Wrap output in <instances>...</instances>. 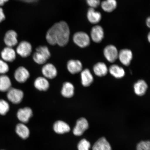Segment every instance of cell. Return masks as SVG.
Instances as JSON below:
<instances>
[{"mask_svg":"<svg viewBox=\"0 0 150 150\" xmlns=\"http://www.w3.org/2000/svg\"><path fill=\"white\" fill-rule=\"evenodd\" d=\"M70 30L68 24L64 21L57 22L48 30L46 35L47 42L51 45H58L64 46L68 43Z\"/></svg>","mask_w":150,"mask_h":150,"instance_id":"1","label":"cell"},{"mask_svg":"<svg viewBox=\"0 0 150 150\" xmlns=\"http://www.w3.org/2000/svg\"><path fill=\"white\" fill-rule=\"evenodd\" d=\"M51 56L47 47L39 46L36 48V52L34 54L33 59L38 64H44Z\"/></svg>","mask_w":150,"mask_h":150,"instance_id":"2","label":"cell"},{"mask_svg":"<svg viewBox=\"0 0 150 150\" xmlns=\"http://www.w3.org/2000/svg\"><path fill=\"white\" fill-rule=\"evenodd\" d=\"M73 39L75 44L80 48L87 47L91 43L89 35L84 32L80 31L75 33Z\"/></svg>","mask_w":150,"mask_h":150,"instance_id":"3","label":"cell"},{"mask_svg":"<svg viewBox=\"0 0 150 150\" xmlns=\"http://www.w3.org/2000/svg\"><path fill=\"white\" fill-rule=\"evenodd\" d=\"M23 92L20 89L11 87L7 91V99L13 104H17L22 102L24 97Z\"/></svg>","mask_w":150,"mask_h":150,"instance_id":"4","label":"cell"},{"mask_svg":"<svg viewBox=\"0 0 150 150\" xmlns=\"http://www.w3.org/2000/svg\"><path fill=\"white\" fill-rule=\"evenodd\" d=\"M103 52L105 58L110 63H114L118 59L119 52L113 45H109L106 47Z\"/></svg>","mask_w":150,"mask_h":150,"instance_id":"5","label":"cell"},{"mask_svg":"<svg viewBox=\"0 0 150 150\" xmlns=\"http://www.w3.org/2000/svg\"><path fill=\"white\" fill-rule=\"evenodd\" d=\"M32 51V46L30 43L27 41H22L16 48L17 53L21 57H27L30 55Z\"/></svg>","mask_w":150,"mask_h":150,"instance_id":"6","label":"cell"},{"mask_svg":"<svg viewBox=\"0 0 150 150\" xmlns=\"http://www.w3.org/2000/svg\"><path fill=\"white\" fill-rule=\"evenodd\" d=\"M88 127L89 123L87 119L84 117L80 118L77 121L73 132L74 135L80 136L82 135Z\"/></svg>","mask_w":150,"mask_h":150,"instance_id":"7","label":"cell"},{"mask_svg":"<svg viewBox=\"0 0 150 150\" xmlns=\"http://www.w3.org/2000/svg\"><path fill=\"white\" fill-rule=\"evenodd\" d=\"M29 71L23 67H20L15 71L14 76L15 79L20 83H24L30 77Z\"/></svg>","mask_w":150,"mask_h":150,"instance_id":"8","label":"cell"},{"mask_svg":"<svg viewBox=\"0 0 150 150\" xmlns=\"http://www.w3.org/2000/svg\"><path fill=\"white\" fill-rule=\"evenodd\" d=\"M42 71L43 76L47 79H53L57 75V69L55 66L51 63L45 64L42 67Z\"/></svg>","mask_w":150,"mask_h":150,"instance_id":"9","label":"cell"},{"mask_svg":"<svg viewBox=\"0 0 150 150\" xmlns=\"http://www.w3.org/2000/svg\"><path fill=\"white\" fill-rule=\"evenodd\" d=\"M33 115V112L31 108L25 107L19 109L17 116L19 120L22 123H27Z\"/></svg>","mask_w":150,"mask_h":150,"instance_id":"10","label":"cell"},{"mask_svg":"<svg viewBox=\"0 0 150 150\" xmlns=\"http://www.w3.org/2000/svg\"><path fill=\"white\" fill-rule=\"evenodd\" d=\"M17 33L13 30H9L5 33L4 41L7 47H13L18 44Z\"/></svg>","mask_w":150,"mask_h":150,"instance_id":"11","label":"cell"},{"mask_svg":"<svg viewBox=\"0 0 150 150\" xmlns=\"http://www.w3.org/2000/svg\"><path fill=\"white\" fill-rule=\"evenodd\" d=\"M104 36V29L101 26L95 25L92 28L91 37L94 42L99 43L102 42Z\"/></svg>","mask_w":150,"mask_h":150,"instance_id":"12","label":"cell"},{"mask_svg":"<svg viewBox=\"0 0 150 150\" xmlns=\"http://www.w3.org/2000/svg\"><path fill=\"white\" fill-rule=\"evenodd\" d=\"M132 58V52L130 50L124 49L119 52L118 59L122 64L126 66H128L130 64Z\"/></svg>","mask_w":150,"mask_h":150,"instance_id":"13","label":"cell"},{"mask_svg":"<svg viewBox=\"0 0 150 150\" xmlns=\"http://www.w3.org/2000/svg\"><path fill=\"white\" fill-rule=\"evenodd\" d=\"M1 56L3 60L6 62H12L16 59V52L12 47H6L2 50Z\"/></svg>","mask_w":150,"mask_h":150,"instance_id":"14","label":"cell"},{"mask_svg":"<svg viewBox=\"0 0 150 150\" xmlns=\"http://www.w3.org/2000/svg\"><path fill=\"white\" fill-rule=\"evenodd\" d=\"M67 67L69 72L74 74L81 72L82 64L81 62L79 60L71 59L67 62Z\"/></svg>","mask_w":150,"mask_h":150,"instance_id":"15","label":"cell"},{"mask_svg":"<svg viewBox=\"0 0 150 150\" xmlns=\"http://www.w3.org/2000/svg\"><path fill=\"white\" fill-rule=\"evenodd\" d=\"M53 129L56 133L59 134L69 132L71 130L70 127L68 124L61 120L55 122L53 125Z\"/></svg>","mask_w":150,"mask_h":150,"instance_id":"16","label":"cell"},{"mask_svg":"<svg viewBox=\"0 0 150 150\" xmlns=\"http://www.w3.org/2000/svg\"><path fill=\"white\" fill-rule=\"evenodd\" d=\"M81 83L84 87H89L93 83V77L89 69H86L82 70L81 74Z\"/></svg>","mask_w":150,"mask_h":150,"instance_id":"17","label":"cell"},{"mask_svg":"<svg viewBox=\"0 0 150 150\" xmlns=\"http://www.w3.org/2000/svg\"><path fill=\"white\" fill-rule=\"evenodd\" d=\"M87 18L90 23L96 24L100 21L102 16L100 12L95 10L94 8H90L87 12Z\"/></svg>","mask_w":150,"mask_h":150,"instance_id":"18","label":"cell"},{"mask_svg":"<svg viewBox=\"0 0 150 150\" xmlns=\"http://www.w3.org/2000/svg\"><path fill=\"white\" fill-rule=\"evenodd\" d=\"M34 85L35 88L40 91H46L50 87L49 82L44 77L40 76L35 81Z\"/></svg>","mask_w":150,"mask_h":150,"instance_id":"19","label":"cell"},{"mask_svg":"<svg viewBox=\"0 0 150 150\" xmlns=\"http://www.w3.org/2000/svg\"><path fill=\"white\" fill-rule=\"evenodd\" d=\"M61 93L62 95L65 98H71L74 95V85L70 82H65L63 84Z\"/></svg>","mask_w":150,"mask_h":150,"instance_id":"20","label":"cell"},{"mask_svg":"<svg viewBox=\"0 0 150 150\" xmlns=\"http://www.w3.org/2000/svg\"><path fill=\"white\" fill-rule=\"evenodd\" d=\"M147 89V84L144 80H138L134 85V93L138 96H142L145 95Z\"/></svg>","mask_w":150,"mask_h":150,"instance_id":"21","label":"cell"},{"mask_svg":"<svg viewBox=\"0 0 150 150\" xmlns=\"http://www.w3.org/2000/svg\"><path fill=\"white\" fill-rule=\"evenodd\" d=\"M93 71L96 76L103 77L108 74V69L105 64L100 62L94 66Z\"/></svg>","mask_w":150,"mask_h":150,"instance_id":"22","label":"cell"},{"mask_svg":"<svg viewBox=\"0 0 150 150\" xmlns=\"http://www.w3.org/2000/svg\"><path fill=\"white\" fill-rule=\"evenodd\" d=\"M93 150H112L110 144L104 137H102L95 142L93 146Z\"/></svg>","mask_w":150,"mask_h":150,"instance_id":"23","label":"cell"},{"mask_svg":"<svg viewBox=\"0 0 150 150\" xmlns=\"http://www.w3.org/2000/svg\"><path fill=\"white\" fill-rule=\"evenodd\" d=\"M16 131L18 135L24 139H27L30 136L29 129L23 123H18L16 125Z\"/></svg>","mask_w":150,"mask_h":150,"instance_id":"24","label":"cell"},{"mask_svg":"<svg viewBox=\"0 0 150 150\" xmlns=\"http://www.w3.org/2000/svg\"><path fill=\"white\" fill-rule=\"evenodd\" d=\"M110 74L117 79H121L125 75V71L122 67L119 66L114 64L110 67L108 70Z\"/></svg>","mask_w":150,"mask_h":150,"instance_id":"25","label":"cell"},{"mask_svg":"<svg viewBox=\"0 0 150 150\" xmlns=\"http://www.w3.org/2000/svg\"><path fill=\"white\" fill-rule=\"evenodd\" d=\"M12 86L10 78L5 74L0 76V91L1 92H7Z\"/></svg>","mask_w":150,"mask_h":150,"instance_id":"26","label":"cell"},{"mask_svg":"<svg viewBox=\"0 0 150 150\" xmlns=\"http://www.w3.org/2000/svg\"><path fill=\"white\" fill-rule=\"evenodd\" d=\"M100 5L105 12L111 13L117 8V4L116 0H105L100 3Z\"/></svg>","mask_w":150,"mask_h":150,"instance_id":"27","label":"cell"},{"mask_svg":"<svg viewBox=\"0 0 150 150\" xmlns=\"http://www.w3.org/2000/svg\"><path fill=\"white\" fill-rule=\"evenodd\" d=\"M9 105L6 101L0 99V115H5L9 111Z\"/></svg>","mask_w":150,"mask_h":150,"instance_id":"28","label":"cell"},{"mask_svg":"<svg viewBox=\"0 0 150 150\" xmlns=\"http://www.w3.org/2000/svg\"><path fill=\"white\" fill-rule=\"evenodd\" d=\"M91 145L89 142L85 139L80 140L78 145V150H89Z\"/></svg>","mask_w":150,"mask_h":150,"instance_id":"29","label":"cell"},{"mask_svg":"<svg viewBox=\"0 0 150 150\" xmlns=\"http://www.w3.org/2000/svg\"><path fill=\"white\" fill-rule=\"evenodd\" d=\"M136 150H150L149 141L140 142L137 146Z\"/></svg>","mask_w":150,"mask_h":150,"instance_id":"30","label":"cell"},{"mask_svg":"<svg viewBox=\"0 0 150 150\" xmlns=\"http://www.w3.org/2000/svg\"><path fill=\"white\" fill-rule=\"evenodd\" d=\"M9 70V66L6 62L0 59V74H5Z\"/></svg>","mask_w":150,"mask_h":150,"instance_id":"31","label":"cell"},{"mask_svg":"<svg viewBox=\"0 0 150 150\" xmlns=\"http://www.w3.org/2000/svg\"><path fill=\"white\" fill-rule=\"evenodd\" d=\"M86 2L90 8L94 9L100 4V0H86Z\"/></svg>","mask_w":150,"mask_h":150,"instance_id":"32","label":"cell"},{"mask_svg":"<svg viewBox=\"0 0 150 150\" xmlns=\"http://www.w3.org/2000/svg\"><path fill=\"white\" fill-rule=\"evenodd\" d=\"M5 19V16L3 9L0 7V23Z\"/></svg>","mask_w":150,"mask_h":150,"instance_id":"33","label":"cell"},{"mask_svg":"<svg viewBox=\"0 0 150 150\" xmlns=\"http://www.w3.org/2000/svg\"><path fill=\"white\" fill-rule=\"evenodd\" d=\"M9 0H0V7L3 6Z\"/></svg>","mask_w":150,"mask_h":150,"instance_id":"34","label":"cell"},{"mask_svg":"<svg viewBox=\"0 0 150 150\" xmlns=\"http://www.w3.org/2000/svg\"><path fill=\"white\" fill-rule=\"evenodd\" d=\"M20 1L25 2L26 3H32L38 1V0H20Z\"/></svg>","mask_w":150,"mask_h":150,"instance_id":"35","label":"cell"},{"mask_svg":"<svg viewBox=\"0 0 150 150\" xmlns=\"http://www.w3.org/2000/svg\"><path fill=\"white\" fill-rule=\"evenodd\" d=\"M146 25H147L148 27L150 28V18L149 17L147 18L146 21Z\"/></svg>","mask_w":150,"mask_h":150,"instance_id":"36","label":"cell"},{"mask_svg":"<svg viewBox=\"0 0 150 150\" xmlns=\"http://www.w3.org/2000/svg\"><path fill=\"white\" fill-rule=\"evenodd\" d=\"M148 40H149V42H150V33L149 34V35H148Z\"/></svg>","mask_w":150,"mask_h":150,"instance_id":"37","label":"cell"},{"mask_svg":"<svg viewBox=\"0 0 150 150\" xmlns=\"http://www.w3.org/2000/svg\"></svg>","mask_w":150,"mask_h":150,"instance_id":"38","label":"cell"}]
</instances>
